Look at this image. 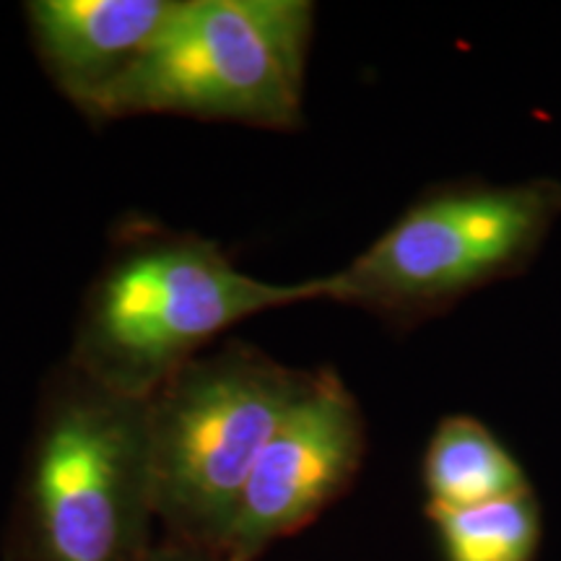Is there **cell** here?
Masks as SVG:
<instances>
[{
    "label": "cell",
    "mask_w": 561,
    "mask_h": 561,
    "mask_svg": "<svg viewBox=\"0 0 561 561\" xmlns=\"http://www.w3.org/2000/svg\"><path fill=\"white\" fill-rule=\"evenodd\" d=\"M318 301L314 278L250 276L219 244L185 231H136L83 294L68 362L121 396L149 401L237 322Z\"/></svg>",
    "instance_id": "1"
},
{
    "label": "cell",
    "mask_w": 561,
    "mask_h": 561,
    "mask_svg": "<svg viewBox=\"0 0 561 561\" xmlns=\"http://www.w3.org/2000/svg\"><path fill=\"white\" fill-rule=\"evenodd\" d=\"M21 523L26 561H146L157 546L149 401L62 364L34 432Z\"/></svg>",
    "instance_id": "2"
},
{
    "label": "cell",
    "mask_w": 561,
    "mask_h": 561,
    "mask_svg": "<svg viewBox=\"0 0 561 561\" xmlns=\"http://www.w3.org/2000/svg\"><path fill=\"white\" fill-rule=\"evenodd\" d=\"M314 30L310 0H178L94 121L172 115L297 130Z\"/></svg>",
    "instance_id": "3"
},
{
    "label": "cell",
    "mask_w": 561,
    "mask_h": 561,
    "mask_svg": "<svg viewBox=\"0 0 561 561\" xmlns=\"http://www.w3.org/2000/svg\"><path fill=\"white\" fill-rule=\"evenodd\" d=\"M561 216L557 180L447 185L421 195L343 268L314 278L318 301L390 325L437 318L473 291L523 273Z\"/></svg>",
    "instance_id": "4"
},
{
    "label": "cell",
    "mask_w": 561,
    "mask_h": 561,
    "mask_svg": "<svg viewBox=\"0 0 561 561\" xmlns=\"http://www.w3.org/2000/svg\"><path fill=\"white\" fill-rule=\"evenodd\" d=\"M310 375L229 343L153 392L149 458L161 541L219 557L252 468Z\"/></svg>",
    "instance_id": "5"
},
{
    "label": "cell",
    "mask_w": 561,
    "mask_h": 561,
    "mask_svg": "<svg viewBox=\"0 0 561 561\" xmlns=\"http://www.w3.org/2000/svg\"><path fill=\"white\" fill-rule=\"evenodd\" d=\"M364 455L367 421L356 396L335 369H312L252 468L219 559L257 561L318 520L354 486Z\"/></svg>",
    "instance_id": "6"
},
{
    "label": "cell",
    "mask_w": 561,
    "mask_h": 561,
    "mask_svg": "<svg viewBox=\"0 0 561 561\" xmlns=\"http://www.w3.org/2000/svg\"><path fill=\"white\" fill-rule=\"evenodd\" d=\"M174 9L178 0H34L26 16L53 83L91 117Z\"/></svg>",
    "instance_id": "7"
},
{
    "label": "cell",
    "mask_w": 561,
    "mask_h": 561,
    "mask_svg": "<svg viewBox=\"0 0 561 561\" xmlns=\"http://www.w3.org/2000/svg\"><path fill=\"white\" fill-rule=\"evenodd\" d=\"M426 512L466 510L530 494V481L510 447L468 413H453L434 426L421 466Z\"/></svg>",
    "instance_id": "8"
},
{
    "label": "cell",
    "mask_w": 561,
    "mask_h": 561,
    "mask_svg": "<svg viewBox=\"0 0 561 561\" xmlns=\"http://www.w3.org/2000/svg\"><path fill=\"white\" fill-rule=\"evenodd\" d=\"M445 561H536L543 525L536 496L430 512Z\"/></svg>",
    "instance_id": "9"
},
{
    "label": "cell",
    "mask_w": 561,
    "mask_h": 561,
    "mask_svg": "<svg viewBox=\"0 0 561 561\" xmlns=\"http://www.w3.org/2000/svg\"><path fill=\"white\" fill-rule=\"evenodd\" d=\"M146 561H221L219 557L208 551H198V549H187V546H178V543H167V541H157Z\"/></svg>",
    "instance_id": "10"
}]
</instances>
